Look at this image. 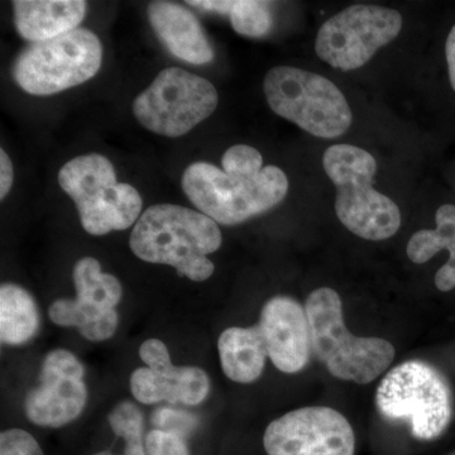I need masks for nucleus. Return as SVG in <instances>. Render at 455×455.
<instances>
[{
  "instance_id": "nucleus-27",
  "label": "nucleus",
  "mask_w": 455,
  "mask_h": 455,
  "mask_svg": "<svg viewBox=\"0 0 455 455\" xmlns=\"http://www.w3.org/2000/svg\"><path fill=\"white\" fill-rule=\"evenodd\" d=\"M445 57H447L449 82L455 92V25L449 32L445 44Z\"/></svg>"
},
{
  "instance_id": "nucleus-26",
  "label": "nucleus",
  "mask_w": 455,
  "mask_h": 455,
  "mask_svg": "<svg viewBox=\"0 0 455 455\" xmlns=\"http://www.w3.org/2000/svg\"><path fill=\"white\" fill-rule=\"evenodd\" d=\"M14 170L11 158L4 149L0 151V199L4 200L13 185Z\"/></svg>"
},
{
  "instance_id": "nucleus-6",
  "label": "nucleus",
  "mask_w": 455,
  "mask_h": 455,
  "mask_svg": "<svg viewBox=\"0 0 455 455\" xmlns=\"http://www.w3.org/2000/svg\"><path fill=\"white\" fill-rule=\"evenodd\" d=\"M379 412L410 425L416 439L439 438L453 418V395L445 377L427 362L392 368L377 388Z\"/></svg>"
},
{
  "instance_id": "nucleus-8",
  "label": "nucleus",
  "mask_w": 455,
  "mask_h": 455,
  "mask_svg": "<svg viewBox=\"0 0 455 455\" xmlns=\"http://www.w3.org/2000/svg\"><path fill=\"white\" fill-rule=\"evenodd\" d=\"M101 62L103 46L98 36L76 28L26 47L14 62L13 79L28 94L44 97L88 82Z\"/></svg>"
},
{
  "instance_id": "nucleus-29",
  "label": "nucleus",
  "mask_w": 455,
  "mask_h": 455,
  "mask_svg": "<svg viewBox=\"0 0 455 455\" xmlns=\"http://www.w3.org/2000/svg\"><path fill=\"white\" fill-rule=\"evenodd\" d=\"M448 455H455V451H451V454H448Z\"/></svg>"
},
{
  "instance_id": "nucleus-7",
  "label": "nucleus",
  "mask_w": 455,
  "mask_h": 455,
  "mask_svg": "<svg viewBox=\"0 0 455 455\" xmlns=\"http://www.w3.org/2000/svg\"><path fill=\"white\" fill-rule=\"evenodd\" d=\"M263 89L277 116L313 136L337 139L352 124V110L343 92L322 75L277 66L266 75Z\"/></svg>"
},
{
  "instance_id": "nucleus-28",
  "label": "nucleus",
  "mask_w": 455,
  "mask_h": 455,
  "mask_svg": "<svg viewBox=\"0 0 455 455\" xmlns=\"http://www.w3.org/2000/svg\"><path fill=\"white\" fill-rule=\"evenodd\" d=\"M447 265L451 266V267L455 268V256L454 257H449V260L447 262Z\"/></svg>"
},
{
  "instance_id": "nucleus-17",
  "label": "nucleus",
  "mask_w": 455,
  "mask_h": 455,
  "mask_svg": "<svg viewBox=\"0 0 455 455\" xmlns=\"http://www.w3.org/2000/svg\"><path fill=\"white\" fill-rule=\"evenodd\" d=\"M83 0H17L14 26L25 40L37 44L74 31L85 18Z\"/></svg>"
},
{
  "instance_id": "nucleus-20",
  "label": "nucleus",
  "mask_w": 455,
  "mask_h": 455,
  "mask_svg": "<svg viewBox=\"0 0 455 455\" xmlns=\"http://www.w3.org/2000/svg\"><path fill=\"white\" fill-rule=\"evenodd\" d=\"M205 11L227 14L236 33L247 37H262L271 31L272 14L267 2L236 0V2H188Z\"/></svg>"
},
{
  "instance_id": "nucleus-25",
  "label": "nucleus",
  "mask_w": 455,
  "mask_h": 455,
  "mask_svg": "<svg viewBox=\"0 0 455 455\" xmlns=\"http://www.w3.org/2000/svg\"><path fill=\"white\" fill-rule=\"evenodd\" d=\"M0 455H44L37 440L22 429L0 434Z\"/></svg>"
},
{
  "instance_id": "nucleus-14",
  "label": "nucleus",
  "mask_w": 455,
  "mask_h": 455,
  "mask_svg": "<svg viewBox=\"0 0 455 455\" xmlns=\"http://www.w3.org/2000/svg\"><path fill=\"white\" fill-rule=\"evenodd\" d=\"M140 357L146 367L131 376V391L145 405L167 401L196 406L208 397L211 379L199 367H175L163 340L148 339L140 347Z\"/></svg>"
},
{
  "instance_id": "nucleus-16",
  "label": "nucleus",
  "mask_w": 455,
  "mask_h": 455,
  "mask_svg": "<svg viewBox=\"0 0 455 455\" xmlns=\"http://www.w3.org/2000/svg\"><path fill=\"white\" fill-rule=\"evenodd\" d=\"M147 13L152 28L173 56L194 65L212 61L214 50L211 42L188 9L176 3L152 2Z\"/></svg>"
},
{
  "instance_id": "nucleus-9",
  "label": "nucleus",
  "mask_w": 455,
  "mask_h": 455,
  "mask_svg": "<svg viewBox=\"0 0 455 455\" xmlns=\"http://www.w3.org/2000/svg\"><path fill=\"white\" fill-rule=\"evenodd\" d=\"M217 89L208 80L180 68H164L133 101L137 121L160 136H184L218 107Z\"/></svg>"
},
{
  "instance_id": "nucleus-23",
  "label": "nucleus",
  "mask_w": 455,
  "mask_h": 455,
  "mask_svg": "<svg viewBox=\"0 0 455 455\" xmlns=\"http://www.w3.org/2000/svg\"><path fill=\"white\" fill-rule=\"evenodd\" d=\"M221 166L227 173L257 175L263 170V158L253 147L236 145L227 149L221 158Z\"/></svg>"
},
{
  "instance_id": "nucleus-24",
  "label": "nucleus",
  "mask_w": 455,
  "mask_h": 455,
  "mask_svg": "<svg viewBox=\"0 0 455 455\" xmlns=\"http://www.w3.org/2000/svg\"><path fill=\"white\" fill-rule=\"evenodd\" d=\"M145 444L147 455H190L184 440L173 431H149Z\"/></svg>"
},
{
  "instance_id": "nucleus-2",
  "label": "nucleus",
  "mask_w": 455,
  "mask_h": 455,
  "mask_svg": "<svg viewBox=\"0 0 455 455\" xmlns=\"http://www.w3.org/2000/svg\"><path fill=\"white\" fill-rule=\"evenodd\" d=\"M311 353L335 379L367 385L381 376L395 358L390 341L381 338L355 337L343 317V304L337 291L320 287L310 293L307 305Z\"/></svg>"
},
{
  "instance_id": "nucleus-5",
  "label": "nucleus",
  "mask_w": 455,
  "mask_h": 455,
  "mask_svg": "<svg viewBox=\"0 0 455 455\" xmlns=\"http://www.w3.org/2000/svg\"><path fill=\"white\" fill-rule=\"evenodd\" d=\"M59 184L76 204L83 228L92 235L125 230L140 220L142 197L116 181L112 163L98 154L79 156L60 170Z\"/></svg>"
},
{
  "instance_id": "nucleus-1",
  "label": "nucleus",
  "mask_w": 455,
  "mask_h": 455,
  "mask_svg": "<svg viewBox=\"0 0 455 455\" xmlns=\"http://www.w3.org/2000/svg\"><path fill=\"white\" fill-rule=\"evenodd\" d=\"M221 242L220 227L212 218L184 206L160 204L140 215L130 247L145 262L172 266L180 276L203 283L214 274L208 256L220 250Z\"/></svg>"
},
{
  "instance_id": "nucleus-13",
  "label": "nucleus",
  "mask_w": 455,
  "mask_h": 455,
  "mask_svg": "<svg viewBox=\"0 0 455 455\" xmlns=\"http://www.w3.org/2000/svg\"><path fill=\"white\" fill-rule=\"evenodd\" d=\"M82 362L65 349L50 352L42 364L41 385L25 400V414L38 427H61L79 418L88 401Z\"/></svg>"
},
{
  "instance_id": "nucleus-22",
  "label": "nucleus",
  "mask_w": 455,
  "mask_h": 455,
  "mask_svg": "<svg viewBox=\"0 0 455 455\" xmlns=\"http://www.w3.org/2000/svg\"><path fill=\"white\" fill-rule=\"evenodd\" d=\"M110 427L116 436L124 439V455H147L143 440V415L134 403H119L108 416ZM92 455H114L110 451H100Z\"/></svg>"
},
{
  "instance_id": "nucleus-3",
  "label": "nucleus",
  "mask_w": 455,
  "mask_h": 455,
  "mask_svg": "<svg viewBox=\"0 0 455 455\" xmlns=\"http://www.w3.org/2000/svg\"><path fill=\"white\" fill-rule=\"evenodd\" d=\"M182 188L206 217L236 226L283 202L289 180L276 166L263 167L257 175H235L212 164L196 163L185 170Z\"/></svg>"
},
{
  "instance_id": "nucleus-18",
  "label": "nucleus",
  "mask_w": 455,
  "mask_h": 455,
  "mask_svg": "<svg viewBox=\"0 0 455 455\" xmlns=\"http://www.w3.org/2000/svg\"><path fill=\"white\" fill-rule=\"evenodd\" d=\"M218 349L223 372L232 381L252 383L265 370L268 352L259 325L227 329L218 340Z\"/></svg>"
},
{
  "instance_id": "nucleus-19",
  "label": "nucleus",
  "mask_w": 455,
  "mask_h": 455,
  "mask_svg": "<svg viewBox=\"0 0 455 455\" xmlns=\"http://www.w3.org/2000/svg\"><path fill=\"white\" fill-rule=\"evenodd\" d=\"M40 326V314L29 292L14 283L0 287V339L20 346L32 339Z\"/></svg>"
},
{
  "instance_id": "nucleus-4",
  "label": "nucleus",
  "mask_w": 455,
  "mask_h": 455,
  "mask_svg": "<svg viewBox=\"0 0 455 455\" xmlns=\"http://www.w3.org/2000/svg\"><path fill=\"white\" fill-rule=\"evenodd\" d=\"M323 166L337 188L335 212L344 227L367 241H383L396 235L400 209L372 188L377 172L372 155L355 146H331L323 157Z\"/></svg>"
},
{
  "instance_id": "nucleus-15",
  "label": "nucleus",
  "mask_w": 455,
  "mask_h": 455,
  "mask_svg": "<svg viewBox=\"0 0 455 455\" xmlns=\"http://www.w3.org/2000/svg\"><path fill=\"white\" fill-rule=\"evenodd\" d=\"M265 338L268 357L278 371L298 373L310 359L309 320L305 307L289 296L266 302L257 324Z\"/></svg>"
},
{
  "instance_id": "nucleus-10",
  "label": "nucleus",
  "mask_w": 455,
  "mask_h": 455,
  "mask_svg": "<svg viewBox=\"0 0 455 455\" xmlns=\"http://www.w3.org/2000/svg\"><path fill=\"white\" fill-rule=\"evenodd\" d=\"M403 17L395 9L355 4L326 20L317 32L316 55L341 71L370 61L381 47L397 37Z\"/></svg>"
},
{
  "instance_id": "nucleus-21",
  "label": "nucleus",
  "mask_w": 455,
  "mask_h": 455,
  "mask_svg": "<svg viewBox=\"0 0 455 455\" xmlns=\"http://www.w3.org/2000/svg\"><path fill=\"white\" fill-rule=\"evenodd\" d=\"M436 229H421L410 238L407 256L411 262H427L442 250L455 256V205L440 206L435 215Z\"/></svg>"
},
{
  "instance_id": "nucleus-12",
  "label": "nucleus",
  "mask_w": 455,
  "mask_h": 455,
  "mask_svg": "<svg viewBox=\"0 0 455 455\" xmlns=\"http://www.w3.org/2000/svg\"><path fill=\"white\" fill-rule=\"evenodd\" d=\"M263 445L268 455H355V436L339 411L311 406L272 421Z\"/></svg>"
},
{
  "instance_id": "nucleus-11",
  "label": "nucleus",
  "mask_w": 455,
  "mask_h": 455,
  "mask_svg": "<svg viewBox=\"0 0 455 455\" xmlns=\"http://www.w3.org/2000/svg\"><path fill=\"white\" fill-rule=\"evenodd\" d=\"M76 299H61L51 305L50 319L59 326L77 328L92 341L110 339L118 328L116 305L123 295L122 284L113 275L103 274L92 257L77 260L73 272Z\"/></svg>"
}]
</instances>
